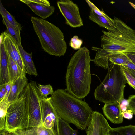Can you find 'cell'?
Returning <instances> with one entry per match:
<instances>
[{"label": "cell", "instance_id": "obj_18", "mask_svg": "<svg viewBox=\"0 0 135 135\" xmlns=\"http://www.w3.org/2000/svg\"><path fill=\"white\" fill-rule=\"evenodd\" d=\"M9 133L8 135H54L51 130L46 128L42 124L37 127L18 129Z\"/></svg>", "mask_w": 135, "mask_h": 135}, {"label": "cell", "instance_id": "obj_15", "mask_svg": "<svg viewBox=\"0 0 135 135\" xmlns=\"http://www.w3.org/2000/svg\"><path fill=\"white\" fill-rule=\"evenodd\" d=\"M28 79L26 76L21 77L12 83L8 101L11 103L20 96L28 84Z\"/></svg>", "mask_w": 135, "mask_h": 135}, {"label": "cell", "instance_id": "obj_6", "mask_svg": "<svg viewBox=\"0 0 135 135\" xmlns=\"http://www.w3.org/2000/svg\"><path fill=\"white\" fill-rule=\"evenodd\" d=\"M25 97L26 116L24 129L37 127L42 124L41 99L42 97L36 83L31 80L23 91Z\"/></svg>", "mask_w": 135, "mask_h": 135}, {"label": "cell", "instance_id": "obj_13", "mask_svg": "<svg viewBox=\"0 0 135 135\" xmlns=\"http://www.w3.org/2000/svg\"><path fill=\"white\" fill-rule=\"evenodd\" d=\"M27 5L37 15L41 18L45 19L54 12L55 8L53 6L34 2L32 0H20Z\"/></svg>", "mask_w": 135, "mask_h": 135}, {"label": "cell", "instance_id": "obj_14", "mask_svg": "<svg viewBox=\"0 0 135 135\" xmlns=\"http://www.w3.org/2000/svg\"><path fill=\"white\" fill-rule=\"evenodd\" d=\"M0 85L9 82L8 70V56L2 42L0 44Z\"/></svg>", "mask_w": 135, "mask_h": 135}, {"label": "cell", "instance_id": "obj_2", "mask_svg": "<svg viewBox=\"0 0 135 135\" xmlns=\"http://www.w3.org/2000/svg\"><path fill=\"white\" fill-rule=\"evenodd\" d=\"M90 52L81 48L71 58L66 75V89L77 98L82 99L89 93L91 81Z\"/></svg>", "mask_w": 135, "mask_h": 135}, {"label": "cell", "instance_id": "obj_24", "mask_svg": "<svg viewBox=\"0 0 135 135\" xmlns=\"http://www.w3.org/2000/svg\"><path fill=\"white\" fill-rule=\"evenodd\" d=\"M0 14L2 16L4 17L15 28L21 30L22 27L21 25L17 22L13 16L3 6L1 1H0Z\"/></svg>", "mask_w": 135, "mask_h": 135}, {"label": "cell", "instance_id": "obj_36", "mask_svg": "<svg viewBox=\"0 0 135 135\" xmlns=\"http://www.w3.org/2000/svg\"><path fill=\"white\" fill-rule=\"evenodd\" d=\"M126 68V69L129 72L135 77V71L132 70L129 68Z\"/></svg>", "mask_w": 135, "mask_h": 135}, {"label": "cell", "instance_id": "obj_26", "mask_svg": "<svg viewBox=\"0 0 135 135\" xmlns=\"http://www.w3.org/2000/svg\"><path fill=\"white\" fill-rule=\"evenodd\" d=\"M39 91L43 97L47 98L49 95H52L54 92L52 87L50 84L42 85L38 84Z\"/></svg>", "mask_w": 135, "mask_h": 135}, {"label": "cell", "instance_id": "obj_29", "mask_svg": "<svg viewBox=\"0 0 135 135\" xmlns=\"http://www.w3.org/2000/svg\"><path fill=\"white\" fill-rule=\"evenodd\" d=\"M127 109L135 114V94L130 96L127 100Z\"/></svg>", "mask_w": 135, "mask_h": 135}, {"label": "cell", "instance_id": "obj_35", "mask_svg": "<svg viewBox=\"0 0 135 135\" xmlns=\"http://www.w3.org/2000/svg\"><path fill=\"white\" fill-rule=\"evenodd\" d=\"M123 66L135 71V64H133L131 62H130L127 64Z\"/></svg>", "mask_w": 135, "mask_h": 135}, {"label": "cell", "instance_id": "obj_34", "mask_svg": "<svg viewBox=\"0 0 135 135\" xmlns=\"http://www.w3.org/2000/svg\"><path fill=\"white\" fill-rule=\"evenodd\" d=\"M12 83L9 81L8 83L5 84V87L7 91V93L5 98H6L8 99L11 91Z\"/></svg>", "mask_w": 135, "mask_h": 135}, {"label": "cell", "instance_id": "obj_20", "mask_svg": "<svg viewBox=\"0 0 135 135\" xmlns=\"http://www.w3.org/2000/svg\"><path fill=\"white\" fill-rule=\"evenodd\" d=\"M107 135H135V125H129L111 128Z\"/></svg>", "mask_w": 135, "mask_h": 135}, {"label": "cell", "instance_id": "obj_17", "mask_svg": "<svg viewBox=\"0 0 135 135\" xmlns=\"http://www.w3.org/2000/svg\"><path fill=\"white\" fill-rule=\"evenodd\" d=\"M18 49L27 74L36 76L37 72L33 61L32 53L27 52L24 49L21 44L18 45Z\"/></svg>", "mask_w": 135, "mask_h": 135}, {"label": "cell", "instance_id": "obj_25", "mask_svg": "<svg viewBox=\"0 0 135 135\" xmlns=\"http://www.w3.org/2000/svg\"><path fill=\"white\" fill-rule=\"evenodd\" d=\"M60 135H73L75 130L70 126L68 123L60 117L59 120Z\"/></svg>", "mask_w": 135, "mask_h": 135}, {"label": "cell", "instance_id": "obj_22", "mask_svg": "<svg viewBox=\"0 0 135 135\" xmlns=\"http://www.w3.org/2000/svg\"><path fill=\"white\" fill-rule=\"evenodd\" d=\"M109 60L111 64H115L123 66L131 61L123 53H116L109 56Z\"/></svg>", "mask_w": 135, "mask_h": 135}, {"label": "cell", "instance_id": "obj_3", "mask_svg": "<svg viewBox=\"0 0 135 135\" xmlns=\"http://www.w3.org/2000/svg\"><path fill=\"white\" fill-rule=\"evenodd\" d=\"M114 30L102 31L101 50L108 56L114 53L135 52V30L120 19L114 17Z\"/></svg>", "mask_w": 135, "mask_h": 135}, {"label": "cell", "instance_id": "obj_27", "mask_svg": "<svg viewBox=\"0 0 135 135\" xmlns=\"http://www.w3.org/2000/svg\"><path fill=\"white\" fill-rule=\"evenodd\" d=\"M121 66L127 83L135 89V77L129 72L125 67Z\"/></svg>", "mask_w": 135, "mask_h": 135}, {"label": "cell", "instance_id": "obj_4", "mask_svg": "<svg viewBox=\"0 0 135 135\" xmlns=\"http://www.w3.org/2000/svg\"><path fill=\"white\" fill-rule=\"evenodd\" d=\"M31 20L44 50L51 55L59 57L64 55L67 45L61 30L42 18L31 16Z\"/></svg>", "mask_w": 135, "mask_h": 135}, {"label": "cell", "instance_id": "obj_30", "mask_svg": "<svg viewBox=\"0 0 135 135\" xmlns=\"http://www.w3.org/2000/svg\"><path fill=\"white\" fill-rule=\"evenodd\" d=\"M87 3L91 8V10H92L97 15L103 16H108L103 11L102 9V10H100L98 8L91 2L89 0H86Z\"/></svg>", "mask_w": 135, "mask_h": 135}, {"label": "cell", "instance_id": "obj_33", "mask_svg": "<svg viewBox=\"0 0 135 135\" xmlns=\"http://www.w3.org/2000/svg\"><path fill=\"white\" fill-rule=\"evenodd\" d=\"M124 54L132 63L135 64V52L126 53Z\"/></svg>", "mask_w": 135, "mask_h": 135}, {"label": "cell", "instance_id": "obj_16", "mask_svg": "<svg viewBox=\"0 0 135 135\" xmlns=\"http://www.w3.org/2000/svg\"><path fill=\"white\" fill-rule=\"evenodd\" d=\"M89 18L100 27L106 28L109 31H112L115 29V22L108 16H100L91 10Z\"/></svg>", "mask_w": 135, "mask_h": 135}, {"label": "cell", "instance_id": "obj_7", "mask_svg": "<svg viewBox=\"0 0 135 135\" xmlns=\"http://www.w3.org/2000/svg\"><path fill=\"white\" fill-rule=\"evenodd\" d=\"M26 116L25 97L22 93L18 99L11 104L8 108L4 129L9 133L24 129Z\"/></svg>", "mask_w": 135, "mask_h": 135}, {"label": "cell", "instance_id": "obj_1", "mask_svg": "<svg viewBox=\"0 0 135 135\" xmlns=\"http://www.w3.org/2000/svg\"><path fill=\"white\" fill-rule=\"evenodd\" d=\"M52 103L58 115L78 129L85 130L93 111L85 101L74 96L66 89H58L51 97Z\"/></svg>", "mask_w": 135, "mask_h": 135}, {"label": "cell", "instance_id": "obj_19", "mask_svg": "<svg viewBox=\"0 0 135 135\" xmlns=\"http://www.w3.org/2000/svg\"><path fill=\"white\" fill-rule=\"evenodd\" d=\"M8 56V70L9 81L13 83L21 77L24 76L17 63Z\"/></svg>", "mask_w": 135, "mask_h": 135}, {"label": "cell", "instance_id": "obj_21", "mask_svg": "<svg viewBox=\"0 0 135 135\" xmlns=\"http://www.w3.org/2000/svg\"><path fill=\"white\" fill-rule=\"evenodd\" d=\"M3 22L6 27V32L11 36L15 40L17 44H21L20 30L15 28L5 18L2 16Z\"/></svg>", "mask_w": 135, "mask_h": 135}, {"label": "cell", "instance_id": "obj_12", "mask_svg": "<svg viewBox=\"0 0 135 135\" xmlns=\"http://www.w3.org/2000/svg\"><path fill=\"white\" fill-rule=\"evenodd\" d=\"M102 109L105 116L112 123L119 124L123 122L121 104L118 102L105 104Z\"/></svg>", "mask_w": 135, "mask_h": 135}, {"label": "cell", "instance_id": "obj_31", "mask_svg": "<svg viewBox=\"0 0 135 135\" xmlns=\"http://www.w3.org/2000/svg\"><path fill=\"white\" fill-rule=\"evenodd\" d=\"M6 93L5 84L0 85V102L5 98Z\"/></svg>", "mask_w": 135, "mask_h": 135}, {"label": "cell", "instance_id": "obj_32", "mask_svg": "<svg viewBox=\"0 0 135 135\" xmlns=\"http://www.w3.org/2000/svg\"><path fill=\"white\" fill-rule=\"evenodd\" d=\"M122 114L123 117L125 118L130 119L133 117V114L130 110L127 109L125 111L122 112Z\"/></svg>", "mask_w": 135, "mask_h": 135}, {"label": "cell", "instance_id": "obj_11", "mask_svg": "<svg viewBox=\"0 0 135 135\" xmlns=\"http://www.w3.org/2000/svg\"><path fill=\"white\" fill-rule=\"evenodd\" d=\"M111 128L101 113L93 111L91 120L85 130L87 135H107Z\"/></svg>", "mask_w": 135, "mask_h": 135}, {"label": "cell", "instance_id": "obj_8", "mask_svg": "<svg viewBox=\"0 0 135 135\" xmlns=\"http://www.w3.org/2000/svg\"><path fill=\"white\" fill-rule=\"evenodd\" d=\"M42 124L46 129L51 130L54 135H60L59 120L60 117L53 105L51 97L41 99Z\"/></svg>", "mask_w": 135, "mask_h": 135}, {"label": "cell", "instance_id": "obj_9", "mask_svg": "<svg viewBox=\"0 0 135 135\" xmlns=\"http://www.w3.org/2000/svg\"><path fill=\"white\" fill-rule=\"evenodd\" d=\"M57 3L66 24L73 28L80 27L83 25L79 8L76 4L70 0H61Z\"/></svg>", "mask_w": 135, "mask_h": 135}, {"label": "cell", "instance_id": "obj_28", "mask_svg": "<svg viewBox=\"0 0 135 135\" xmlns=\"http://www.w3.org/2000/svg\"><path fill=\"white\" fill-rule=\"evenodd\" d=\"M83 43L82 40L79 39L76 35L74 36L70 40L69 45L70 46L74 49H79Z\"/></svg>", "mask_w": 135, "mask_h": 135}, {"label": "cell", "instance_id": "obj_23", "mask_svg": "<svg viewBox=\"0 0 135 135\" xmlns=\"http://www.w3.org/2000/svg\"><path fill=\"white\" fill-rule=\"evenodd\" d=\"M11 103L7 99L4 98L0 102V130L4 129L6 123V117L8 108Z\"/></svg>", "mask_w": 135, "mask_h": 135}, {"label": "cell", "instance_id": "obj_10", "mask_svg": "<svg viewBox=\"0 0 135 135\" xmlns=\"http://www.w3.org/2000/svg\"><path fill=\"white\" fill-rule=\"evenodd\" d=\"M0 40L2 42L8 55L16 62L23 75L26 76L27 73L21 55L18 45L15 40L6 31H5L1 34Z\"/></svg>", "mask_w": 135, "mask_h": 135}, {"label": "cell", "instance_id": "obj_5", "mask_svg": "<svg viewBox=\"0 0 135 135\" xmlns=\"http://www.w3.org/2000/svg\"><path fill=\"white\" fill-rule=\"evenodd\" d=\"M127 83L121 66L111 64L104 79L95 90V98L105 104L118 102L121 104Z\"/></svg>", "mask_w": 135, "mask_h": 135}]
</instances>
